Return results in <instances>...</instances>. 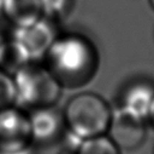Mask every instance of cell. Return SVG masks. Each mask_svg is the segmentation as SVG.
Masks as SVG:
<instances>
[{
  "label": "cell",
  "instance_id": "1",
  "mask_svg": "<svg viewBox=\"0 0 154 154\" xmlns=\"http://www.w3.org/2000/svg\"><path fill=\"white\" fill-rule=\"evenodd\" d=\"M44 59L45 66L63 87L84 84L95 69L92 45L78 34L57 36Z\"/></svg>",
  "mask_w": 154,
  "mask_h": 154
},
{
  "label": "cell",
  "instance_id": "2",
  "mask_svg": "<svg viewBox=\"0 0 154 154\" xmlns=\"http://www.w3.org/2000/svg\"><path fill=\"white\" fill-rule=\"evenodd\" d=\"M112 110L94 93H80L72 96L62 115L69 132L81 139L107 133Z\"/></svg>",
  "mask_w": 154,
  "mask_h": 154
},
{
  "label": "cell",
  "instance_id": "3",
  "mask_svg": "<svg viewBox=\"0 0 154 154\" xmlns=\"http://www.w3.org/2000/svg\"><path fill=\"white\" fill-rule=\"evenodd\" d=\"M17 103L29 109L54 107L63 86L46 66L29 62L14 75Z\"/></svg>",
  "mask_w": 154,
  "mask_h": 154
},
{
  "label": "cell",
  "instance_id": "4",
  "mask_svg": "<svg viewBox=\"0 0 154 154\" xmlns=\"http://www.w3.org/2000/svg\"><path fill=\"white\" fill-rule=\"evenodd\" d=\"M32 144L29 114L16 106L0 110V153L23 154Z\"/></svg>",
  "mask_w": 154,
  "mask_h": 154
},
{
  "label": "cell",
  "instance_id": "5",
  "mask_svg": "<svg viewBox=\"0 0 154 154\" xmlns=\"http://www.w3.org/2000/svg\"><path fill=\"white\" fill-rule=\"evenodd\" d=\"M106 134L120 150L132 151L138 148L146 138L145 119L121 106L112 110Z\"/></svg>",
  "mask_w": 154,
  "mask_h": 154
},
{
  "label": "cell",
  "instance_id": "6",
  "mask_svg": "<svg viewBox=\"0 0 154 154\" xmlns=\"http://www.w3.org/2000/svg\"><path fill=\"white\" fill-rule=\"evenodd\" d=\"M15 30L14 38L22 43L34 61L44 58L57 38L53 21L44 17L29 27Z\"/></svg>",
  "mask_w": 154,
  "mask_h": 154
},
{
  "label": "cell",
  "instance_id": "7",
  "mask_svg": "<svg viewBox=\"0 0 154 154\" xmlns=\"http://www.w3.org/2000/svg\"><path fill=\"white\" fill-rule=\"evenodd\" d=\"M32 143H51L61 134L65 126L63 115L54 107H44L32 110L29 114Z\"/></svg>",
  "mask_w": 154,
  "mask_h": 154
},
{
  "label": "cell",
  "instance_id": "8",
  "mask_svg": "<svg viewBox=\"0 0 154 154\" xmlns=\"http://www.w3.org/2000/svg\"><path fill=\"white\" fill-rule=\"evenodd\" d=\"M0 12L15 29L26 28L43 18L40 0H1Z\"/></svg>",
  "mask_w": 154,
  "mask_h": 154
},
{
  "label": "cell",
  "instance_id": "9",
  "mask_svg": "<svg viewBox=\"0 0 154 154\" xmlns=\"http://www.w3.org/2000/svg\"><path fill=\"white\" fill-rule=\"evenodd\" d=\"M154 101V87L149 82L137 81L127 87L122 96V107L135 115L148 118Z\"/></svg>",
  "mask_w": 154,
  "mask_h": 154
},
{
  "label": "cell",
  "instance_id": "10",
  "mask_svg": "<svg viewBox=\"0 0 154 154\" xmlns=\"http://www.w3.org/2000/svg\"><path fill=\"white\" fill-rule=\"evenodd\" d=\"M34 61L22 43L16 38L5 39L0 52V69L11 75H15L19 70Z\"/></svg>",
  "mask_w": 154,
  "mask_h": 154
},
{
  "label": "cell",
  "instance_id": "11",
  "mask_svg": "<svg viewBox=\"0 0 154 154\" xmlns=\"http://www.w3.org/2000/svg\"><path fill=\"white\" fill-rule=\"evenodd\" d=\"M75 154H121V150L107 134H103L83 139Z\"/></svg>",
  "mask_w": 154,
  "mask_h": 154
},
{
  "label": "cell",
  "instance_id": "12",
  "mask_svg": "<svg viewBox=\"0 0 154 154\" xmlns=\"http://www.w3.org/2000/svg\"><path fill=\"white\" fill-rule=\"evenodd\" d=\"M17 92L14 75L0 69V110L15 106Z\"/></svg>",
  "mask_w": 154,
  "mask_h": 154
},
{
  "label": "cell",
  "instance_id": "13",
  "mask_svg": "<svg viewBox=\"0 0 154 154\" xmlns=\"http://www.w3.org/2000/svg\"><path fill=\"white\" fill-rule=\"evenodd\" d=\"M43 17L51 21L61 19L71 8L72 0H40Z\"/></svg>",
  "mask_w": 154,
  "mask_h": 154
},
{
  "label": "cell",
  "instance_id": "14",
  "mask_svg": "<svg viewBox=\"0 0 154 154\" xmlns=\"http://www.w3.org/2000/svg\"><path fill=\"white\" fill-rule=\"evenodd\" d=\"M148 118L150 119L151 123H152V126L154 127V101H153V105H152V108H151L150 110V113H149V116Z\"/></svg>",
  "mask_w": 154,
  "mask_h": 154
},
{
  "label": "cell",
  "instance_id": "15",
  "mask_svg": "<svg viewBox=\"0 0 154 154\" xmlns=\"http://www.w3.org/2000/svg\"><path fill=\"white\" fill-rule=\"evenodd\" d=\"M4 41H5V38H4L3 35H2V34L0 33V52H1V50H2V47H3Z\"/></svg>",
  "mask_w": 154,
  "mask_h": 154
},
{
  "label": "cell",
  "instance_id": "16",
  "mask_svg": "<svg viewBox=\"0 0 154 154\" xmlns=\"http://www.w3.org/2000/svg\"><path fill=\"white\" fill-rule=\"evenodd\" d=\"M150 1V3H151V6L153 8V10H154V0H149Z\"/></svg>",
  "mask_w": 154,
  "mask_h": 154
},
{
  "label": "cell",
  "instance_id": "17",
  "mask_svg": "<svg viewBox=\"0 0 154 154\" xmlns=\"http://www.w3.org/2000/svg\"><path fill=\"white\" fill-rule=\"evenodd\" d=\"M0 154H1V153H0Z\"/></svg>",
  "mask_w": 154,
  "mask_h": 154
}]
</instances>
